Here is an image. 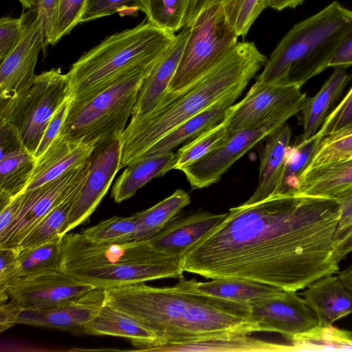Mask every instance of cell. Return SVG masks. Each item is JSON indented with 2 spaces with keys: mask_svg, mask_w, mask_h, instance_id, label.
Wrapping results in <instances>:
<instances>
[{
  "mask_svg": "<svg viewBox=\"0 0 352 352\" xmlns=\"http://www.w3.org/2000/svg\"><path fill=\"white\" fill-rule=\"evenodd\" d=\"M340 217L337 199L274 194L231 208L183 256L184 272L239 278L285 291L305 289L338 273L333 249Z\"/></svg>",
  "mask_w": 352,
  "mask_h": 352,
  "instance_id": "6da1fadb",
  "label": "cell"
},
{
  "mask_svg": "<svg viewBox=\"0 0 352 352\" xmlns=\"http://www.w3.org/2000/svg\"><path fill=\"white\" fill-rule=\"evenodd\" d=\"M103 289L104 302L130 315L155 335L153 346L258 332L248 303L193 292L179 283L170 287L140 283Z\"/></svg>",
  "mask_w": 352,
  "mask_h": 352,
  "instance_id": "7a4b0ae2",
  "label": "cell"
},
{
  "mask_svg": "<svg viewBox=\"0 0 352 352\" xmlns=\"http://www.w3.org/2000/svg\"><path fill=\"white\" fill-rule=\"evenodd\" d=\"M267 58L253 42H238L221 60L171 100L131 118L120 141L121 167L139 160L161 138L221 97L245 88Z\"/></svg>",
  "mask_w": 352,
  "mask_h": 352,
  "instance_id": "3957f363",
  "label": "cell"
},
{
  "mask_svg": "<svg viewBox=\"0 0 352 352\" xmlns=\"http://www.w3.org/2000/svg\"><path fill=\"white\" fill-rule=\"evenodd\" d=\"M351 23L352 11L335 1L296 24L272 52L254 85L301 88L329 67L336 50Z\"/></svg>",
  "mask_w": 352,
  "mask_h": 352,
  "instance_id": "277c9868",
  "label": "cell"
},
{
  "mask_svg": "<svg viewBox=\"0 0 352 352\" xmlns=\"http://www.w3.org/2000/svg\"><path fill=\"white\" fill-rule=\"evenodd\" d=\"M175 37L148 21L107 36L84 53L67 73L70 100L90 98L131 69L160 58Z\"/></svg>",
  "mask_w": 352,
  "mask_h": 352,
  "instance_id": "5b68a950",
  "label": "cell"
},
{
  "mask_svg": "<svg viewBox=\"0 0 352 352\" xmlns=\"http://www.w3.org/2000/svg\"><path fill=\"white\" fill-rule=\"evenodd\" d=\"M160 58L131 69L90 98L70 100L60 134L96 147L120 138L142 83Z\"/></svg>",
  "mask_w": 352,
  "mask_h": 352,
  "instance_id": "8992f818",
  "label": "cell"
},
{
  "mask_svg": "<svg viewBox=\"0 0 352 352\" xmlns=\"http://www.w3.org/2000/svg\"><path fill=\"white\" fill-rule=\"evenodd\" d=\"M70 96L67 74L60 68L42 72L20 94L0 100V122L13 126L34 155L53 116Z\"/></svg>",
  "mask_w": 352,
  "mask_h": 352,
  "instance_id": "52a82bcc",
  "label": "cell"
},
{
  "mask_svg": "<svg viewBox=\"0 0 352 352\" xmlns=\"http://www.w3.org/2000/svg\"><path fill=\"white\" fill-rule=\"evenodd\" d=\"M190 26L181 61L158 103L168 102L186 90L238 43V36L228 25L221 3L205 9Z\"/></svg>",
  "mask_w": 352,
  "mask_h": 352,
  "instance_id": "ba28073f",
  "label": "cell"
},
{
  "mask_svg": "<svg viewBox=\"0 0 352 352\" xmlns=\"http://www.w3.org/2000/svg\"><path fill=\"white\" fill-rule=\"evenodd\" d=\"M305 103H298L273 113L251 127L230 133L217 148L182 170L192 189L206 188L219 182L232 165L249 150L300 112Z\"/></svg>",
  "mask_w": 352,
  "mask_h": 352,
  "instance_id": "9c48e42d",
  "label": "cell"
},
{
  "mask_svg": "<svg viewBox=\"0 0 352 352\" xmlns=\"http://www.w3.org/2000/svg\"><path fill=\"white\" fill-rule=\"evenodd\" d=\"M91 158L51 182L25 190L18 217L0 236V248H17L25 236L45 215L80 190L88 176Z\"/></svg>",
  "mask_w": 352,
  "mask_h": 352,
  "instance_id": "30bf717a",
  "label": "cell"
},
{
  "mask_svg": "<svg viewBox=\"0 0 352 352\" xmlns=\"http://www.w3.org/2000/svg\"><path fill=\"white\" fill-rule=\"evenodd\" d=\"M61 270H87L122 263L155 258L163 255L148 240L123 243H98L81 233H67L61 239Z\"/></svg>",
  "mask_w": 352,
  "mask_h": 352,
  "instance_id": "8fae6325",
  "label": "cell"
},
{
  "mask_svg": "<svg viewBox=\"0 0 352 352\" xmlns=\"http://www.w3.org/2000/svg\"><path fill=\"white\" fill-rule=\"evenodd\" d=\"M96 288L59 270L19 278L7 294L23 309H45L74 302Z\"/></svg>",
  "mask_w": 352,
  "mask_h": 352,
  "instance_id": "7c38bea8",
  "label": "cell"
},
{
  "mask_svg": "<svg viewBox=\"0 0 352 352\" xmlns=\"http://www.w3.org/2000/svg\"><path fill=\"white\" fill-rule=\"evenodd\" d=\"M248 305L258 332L278 333L289 340L318 325L315 313L296 292L282 289Z\"/></svg>",
  "mask_w": 352,
  "mask_h": 352,
  "instance_id": "4fadbf2b",
  "label": "cell"
},
{
  "mask_svg": "<svg viewBox=\"0 0 352 352\" xmlns=\"http://www.w3.org/2000/svg\"><path fill=\"white\" fill-rule=\"evenodd\" d=\"M28 12L23 34L16 47L1 61L0 100L13 98L28 89L36 78L41 51H45L43 30L36 12Z\"/></svg>",
  "mask_w": 352,
  "mask_h": 352,
  "instance_id": "5bb4252c",
  "label": "cell"
},
{
  "mask_svg": "<svg viewBox=\"0 0 352 352\" xmlns=\"http://www.w3.org/2000/svg\"><path fill=\"white\" fill-rule=\"evenodd\" d=\"M183 256L164 254L160 257L122 263L66 273L96 288L106 289L165 278H180L184 272Z\"/></svg>",
  "mask_w": 352,
  "mask_h": 352,
  "instance_id": "9a60e30c",
  "label": "cell"
},
{
  "mask_svg": "<svg viewBox=\"0 0 352 352\" xmlns=\"http://www.w3.org/2000/svg\"><path fill=\"white\" fill-rule=\"evenodd\" d=\"M121 168L120 138L96 148L87 179L72 204L65 234L89 219Z\"/></svg>",
  "mask_w": 352,
  "mask_h": 352,
  "instance_id": "2e32d148",
  "label": "cell"
},
{
  "mask_svg": "<svg viewBox=\"0 0 352 352\" xmlns=\"http://www.w3.org/2000/svg\"><path fill=\"white\" fill-rule=\"evenodd\" d=\"M300 87L277 85H252L245 96L229 108L230 133L251 127L270 116L306 101Z\"/></svg>",
  "mask_w": 352,
  "mask_h": 352,
  "instance_id": "e0dca14e",
  "label": "cell"
},
{
  "mask_svg": "<svg viewBox=\"0 0 352 352\" xmlns=\"http://www.w3.org/2000/svg\"><path fill=\"white\" fill-rule=\"evenodd\" d=\"M0 208L24 192L36 159L23 144L16 129L0 122Z\"/></svg>",
  "mask_w": 352,
  "mask_h": 352,
  "instance_id": "ac0fdd59",
  "label": "cell"
},
{
  "mask_svg": "<svg viewBox=\"0 0 352 352\" xmlns=\"http://www.w3.org/2000/svg\"><path fill=\"white\" fill-rule=\"evenodd\" d=\"M226 214L199 211L183 217L174 218L148 241L155 249L162 252L184 256L208 235Z\"/></svg>",
  "mask_w": 352,
  "mask_h": 352,
  "instance_id": "d6986e66",
  "label": "cell"
},
{
  "mask_svg": "<svg viewBox=\"0 0 352 352\" xmlns=\"http://www.w3.org/2000/svg\"><path fill=\"white\" fill-rule=\"evenodd\" d=\"M104 303V289L96 288L80 299L54 308L23 309L17 324L78 331L89 322Z\"/></svg>",
  "mask_w": 352,
  "mask_h": 352,
  "instance_id": "ffe728a7",
  "label": "cell"
},
{
  "mask_svg": "<svg viewBox=\"0 0 352 352\" xmlns=\"http://www.w3.org/2000/svg\"><path fill=\"white\" fill-rule=\"evenodd\" d=\"M96 146L59 134L38 159L27 190L39 187L76 168L92 156Z\"/></svg>",
  "mask_w": 352,
  "mask_h": 352,
  "instance_id": "44dd1931",
  "label": "cell"
},
{
  "mask_svg": "<svg viewBox=\"0 0 352 352\" xmlns=\"http://www.w3.org/2000/svg\"><path fill=\"white\" fill-rule=\"evenodd\" d=\"M190 30L184 26L171 46L144 78L139 90L131 118L151 111L166 92L181 61Z\"/></svg>",
  "mask_w": 352,
  "mask_h": 352,
  "instance_id": "7402d4cb",
  "label": "cell"
},
{
  "mask_svg": "<svg viewBox=\"0 0 352 352\" xmlns=\"http://www.w3.org/2000/svg\"><path fill=\"white\" fill-rule=\"evenodd\" d=\"M305 289L300 295L315 313L318 325H331L352 314V293L338 275L322 277Z\"/></svg>",
  "mask_w": 352,
  "mask_h": 352,
  "instance_id": "603a6c76",
  "label": "cell"
},
{
  "mask_svg": "<svg viewBox=\"0 0 352 352\" xmlns=\"http://www.w3.org/2000/svg\"><path fill=\"white\" fill-rule=\"evenodd\" d=\"M244 89H237L221 97L201 112L182 122L153 145L140 159L171 152L182 143L194 138L220 122Z\"/></svg>",
  "mask_w": 352,
  "mask_h": 352,
  "instance_id": "cb8c5ba5",
  "label": "cell"
},
{
  "mask_svg": "<svg viewBox=\"0 0 352 352\" xmlns=\"http://www.w3.org/2000/svg\"><path fill=\"white\" fill-rule=\"evenodd\" d=\"M352 190V157L305 169L300 177L297 194L338 199Z\"/></svg>",
  "mask_w": 352,
  "mask_h": 352,
  "instance_id": "d4e9b609",
  "label": "cell"
},
{
  "mask_svg": "<svg viewBox=\"0 0 352 352\" xmlns=\"http://www.w3.org/2000/svg\"><path fill=\"white\" fill-rule=\"evenodd\" d=\"M81 331L89 335L129 338L141 351L157 343V337L153 333L130 315L105 302Z\"/></svg>",
  "mask_w": 352,
  "mask_h": 352,
  "instance_id": "484cf974",
  "label": "cell"
},
{
  "mask_svg": "<svg viewBox=\"0 0 352 352\" xmlns=\"http://www.w3.org/2000/svg\"><path fill=\"white\" fill-rule=\"evenodd\" d=\"M246 333L220 336L149 346V351H293L291 344L267 342Z\"/></svg>",
  "mask_w": 352,
  "mask_h": 352,
  "instance_id": "4316f807",
  "label": "cell"
},
{
  "mask_svg": "<svg viewBox=\"0 0 352 352\" xmlns=\"http://www.w3.org/2000/svg\"><path fill=\"white\" fill-rule=\"evenodd\" d=\"M351 76L346 67H336L319 91L311 98H307L301 110L303 132L299 137L304 142L312 139L319 131L330 110L339 100Z\"/></svg>",
  "mask_w": 352,
  "mask_h": 352,
  "instance_id": "83f0119b",
  "label": "cell"
},
{
  "mask_svg": "<svg viewBox=\"0 0 352 352\" xmlns=\"http://www.w3.org/2000/svg\"><path fill=\"white\" fill-rule=\"evenodd\" d=\"M292 133L289 125L285 123L267 138L261 157L258 185L253 195L246 201H258L276 192Z\"/></svg>",
  "mask_w": 352,
  "mask_h": 352,
  "instance_id": "f1b7e54d",
  "label": "cell"
},
{
  "mask_svg": "<svg viewBox=\"0 0 352 352\" xmlns=\"http://www.w3.org/2000/svg\"><path fill=\"white\" fill-rule=\"evenodd\" d=\"M174 158L175 153L171 151L146 156L126 166L113 186L114 201L120 203L131 197L149 181L172 170Z\"/></svg>",
  "mask_w": 352,
  "mask_h": 352,
  "instance_id": "f546056e",
  "label": "cell"
},
{
  "mask_svg": "<svg viewBox=\"0 0 352 352\" xmlns=\"http://www.w3.org/2000/svg\"><path fill=\"white\" fill-rule=\"evenodd\" d=\"M179 283L193 292L248 304L254 299L272 296L282 290L274 286L239 278L213 279L209 282L181 280Z\"/></svg>",
  "mask_w": 352,
  "mask_h": 352,
  "instance_id": "4dcf8cb0",
  "label": "cell"
},
{
  "mask_svg": "<svg viewBox=\"0 0 352 352\" xmlns=\"http://www.w3.org/2000/svg\"><path fill=\"white\" fill-rule=\"evenodd\" d=\"M190 202L188 194L177 189L153 206L133 214L137 223L135 241L149 240L155 236Z\"/></svg>",
  "mask_w": 352,
  "mask_h": 352,
  "instance_id": "1f68e13d",
  "label": "cell"
},
{
  "mask_svg": "<svg viewBox=\"0 0 352 352\" xmlns=\"http://www.w3.org/2000/svg\"><path fill=\"white\" fill-rule=\"evenodd\" d=\"M293 351H352V331L318 325L289 339Z\"/></svg>",
  "mask_w": 352,
  "mask_h": 352,
  "instance_id": "d6a6232c",
  "label": "cell"
},
{
  "mask_svg": "<svg viewBox=\"0 0 352 352\" xmlns=\"http://www.w3.org/2000/svg\"><path fill=\"white\" fill-rule=\"evenodd\" d=\"M229 117L228 109L223 119L181 147L175 153L172 169L182 170L221 145L230 134Z\"/></svg>",
  "mask_w": 352,
  "mask_h": 352,
  "instance_id": "836d02e7",
  "label": "cell"
},
{
  "mask_svg": "<svg viewBox=\"0 0 352 352\" xmlns=\"http://www.w3.org/2000/svg\"><path fill=\"white\" fill-rule=\"evenodd\" d=\"M322 140L314 137L307 142L298 140L286 148L283 168L274 194L296 193L300 177Z\"/></svg>",
  "mask_w": 352,
  "mask_h": 352,
  "instance_id": "e575fe53",
  "label": "cell"
},
{
  "mask_svg": "<svg viewBox=\"0 0 352 352\" xmlns=\"http://www.w3.org/2000/svg\"><path fill=\"white\" fill-rule=\"evenodd\" d=\"M51 210L25 236L17 249L23 250L34 248L65 234L69 212L79 190Z\"/></svg>",
  "mask_w": 352,
  "mask_h": 352,
  "instance_id": "d590c367",
  "label": "cell"
},
{
  "mask_svg": "<svg viewBox=\"0 0 352 352\" xmlns=\"http://www.w3.org/2000/svg\"><path fill=\"white\" fill-rule=\"evenodd\" d=\"M62 237L43 245L19 250L16 278L61 270Z\"/></svg>",
  "mask_w": 352,
  "mask_h": 352,
  "instance_id": "8d00e7d4",
  "label": "cell"
},
{
  "mask_svg": "<svg viewBox=\"0 0 352 352\" xmlns=\"http://www.w3.org/2000/svg\"><path fill=\"white\" fill-rule=\"evenodd\" d=\"M148 22L175 34L183 28L189 0H142Z\"/></svg>",
  "mask_w": 352,
  "mask_h": 352,
  "instance_id": "74e56055",
  "label": "cell"
},
{
  "mask_svg": "<svg viewBox=\"0 0 352 352\" xmlns=\"http://www.w3.org/2000/svg\"><path fill=\"white\" fill-rule=\"evenodd\" d=\"M137 223L133 215L129 217L114 216L85 229L81 234L98 243H123L135 241Z\"/></svg>",
  "mask_w": 352,
  "mask_h": 352,
  "instance_id": "f35d334b",
  "label": "cell"
},
{
  "mask_svg": "<svg viewBox=\"0 0 352 352\" xmlns=\"http://www.w3.org/2000/svg\"><path fill=\"white\" fill-rule=\"evenodd\" d=\"M270 0H222L221 2L226 21L239 36H245L250 27L269 7Z\"/></svg>",
  "mask_w": 352,
  "mask_h": 352,
  "instance_id": "ab89813d",
  "label": "cell"
},
{
  "mask_svg": "<svg viewBox=\"0 0 352 352\" xmlns=\"http://www.w3.org/2000/svg\"><path fill=\"white\" fill-rule=\"evenodd\" d=\"M145 12L142 0H86L79 23L89 22L115 13L121 16Z\"/></svg>",
  "mask_w": 352,
  "mask_h": 352,
  "instance_id": "60d3db41",
  "label": "cell"
},
{
  "mask_svg": "<svg viewBox=\"0 0 352 352\" xmlns=\"http://www.w3.org/2000/svg\"><path fill=\"white\" fill-rule=\"evenodd\" d=\"M351 157H352V133L338 138L326 136L320 142L305 169Z\"/></svg>",
  "mask_w": 352,
  "mask_h": 352,
  "instance_id": "b9f144b4",
  "label": "cell"
},
{
  "mask_svg": "<svg viewBox=\"0 0 352 352\" xmlns=\"http://www.w3.org/2000/svg\"><path fill=\"white\" fill-rule=\"evenodd\" d=\"M24 8L35 10L43 30L45 45H54L58 0H18Z\"/></svg>",
  "mask_w": 352,
  "mask_h": 352,
  "instance_id": "7bdbcfd3",
  "label": "cell"
},
{
  "mask_svg": "<svg viewBox=\"0 0 352 352\" xmlns=\"http://www.w3.org/2000/svg\"><path fill=\"white\" fill-rule=\"evenodd\" d=\"M86 0H58L56 43L79 23Z\"/></svg>",
  "mask_w": 352,
  "mask_h": 352,
  "instance_id": "ee69618b",
  "label": "cell"
},
{
  "mask_svg": "<svg viewBox=\"0 0 352 352\" xmlns=\"http://www.w3.org/2000/svg\"><path fill=\"white\" fill-rule=\"evenodd\" d=\"M351 121L352 87L345 97L328 115L315 137L322 140L340 130Z\"/></svg>",
  "mask_w": 352,
  "mask_h": 352,
  "instance_id": "f6af8a7d",
  "label": "cell"
},
{
  "mask_svg": "<svg viewBox=\"0 0 352 352\" xmlns=\"http://www.w3.org/2000/svg\"><path fill=\"white\" fill-rule=\"evenodd\" d=\"M28 13L19 18L3 16L0 20V60L16 47L26 23Z\"/></svg>",
  "mask_w": 352,
  "mask_h": 352,
  "instance_id": "bcb514c9",
  "label": "cell"
},
{
  "mask_svg": "<svg viewBox=\"0 0 352 352\" xmlns=\"http://www.w3.org/2000/svg\"><path fill=\"white\" fill-rule=\"evenodd\" d=\"M19 252L17 248H0V303L9 300L7 289L16 278Z\"/></svg>",
  "mask_w": 352,
  "mask_h": 352,
  "instance_id": "7dc6e473",
  "label": "cell"
},
{
  "mask_svg": "<svg viewBox=\"0 0 352 352\" xmlns=\"http://www.w3.org/2000/svg\"><path fill=\"white\" fill-rule=\"evenodd\" d=\"M69 102L70 98L58 108L51 119L34 155L36 159L39 158L47 151L52 142L60 133L68 111Z\"/></svg>",
  "mask_w": 352,
  "mask_h": 352,
  "instance_id": "c3c4849f",
  "label": "cell"
},
{
  "mask_svg": "<svg viewBox=\"0 0 352 352\" xmlns=\"http://www.w3.org/2000/svg\"><path fill=\"white\" fill-rule=\"evenodd\" d=\"M352 65V23L342 36L330 61L329 67Z\"/></svg>",
  "mask_w": 352,
  "mask_h": 352,
  "instance_id": "681fc988",
  "label": "cell"
},
{
  "mask_svg": "<svg viewBox=\"0 0 352 352\" xmlns=\"http://www.w3.org/2000/svg\"><path fill=\"white\" fill-rule=\"evenodd\" d=\"M23 197L24 192L16 196L4 207L0 208V236L8 230L18 217L22 206Z\"/></svg>",
  "mask_w": 352,
  "mask_h": 352,
  "instance_id": "f907efd6",
  "label": "cell"
},
{
  "mask_svg": "<svg viewBox=\"0 0 352 352\" xmlns=\"http://www.w3.org/2000/svg\"><path fill=\"white\" fill-rule=\"evenodd\" d=\"M22 310L21 307L10 300L0 303V332L16 324Z\"/></svg>",
  "mask_w": 352,
  "mask_h": 352,
  "instance_id": "816d5d0a",
  "label": "cell"
},
{
  "mask_svg": "<svg viewBox=\"0 0 352 352\" xmlns=\"http://www.w3.org/2000/svg\"><path fill=\"white\" fill-rule=\"evenodd\" d=\"M351 252H352V228L337 236L333 249V258L340 263Z\"/></svg>",
  "mask_w": 352,
  "mask_h": 352,
  "instance_id": "f5cc1de1",
  "label": "cell"
},
{
  "mask_svg": "<svg viewBox=\"0 0 352 352\" xmlns=\"http://www.w3.org/2000/svg\"><path fill=\"white\" fill-rule=\"evenodd\" d=\"M221 1L222 0H189L184 26L190 25L205 9Z\"/></svg>",
  "mask_w": 352,
  "mask_h": 352,
  "instance_id": "db71d44e",
  "label": "cell"
},
{
  "mask_svg": "<svg viewBox=\"0 0 352 352\" xmlns=\"http://www.w3.org/2000/svg\"><path fill=\"white\" fill-rule=\"evenodd\" d=\"M305 0H270L269 7L282 10L285 8H294L301 5Z\"/></svg>",
  "mask_w": 352,
  "mask_h": 352,
  "instance_id": "11a10c76",
  "label": "cell"
},
{
  "mask_svg": "<svg viewBox=\"0 0 352 352\" xmlns=\"http://www.w3.org/2000/svg\"><path fill=\"white\" fill-rule=\"evenodd\" d=\"M338 275L345 287L352 293V265L338 272Z\"/></svg>",
  "mask_w": 352,
  "mask_h": 352,
  "instance_id": "9f6ffc18",
  "label": "cell"
},
{
  "mask_svg": "<svg viewBox=\"0 0 352 352\" xmlns=\"http://www.w3.org/2000/svg\"><path fill=\"white\" fill-rule=\"evenodd\" d=\"M352 133V121L350 122L348 124L340 129V130L336 131L335 133L328 135V137L331 138H338L340 137H342L344 135H347Z\"/></svg>",
  "mask_w": 352,
  "mask_h": 352,
  "instance_id": "6f0895ef",
  "label": "cell"
}]
</instances>
